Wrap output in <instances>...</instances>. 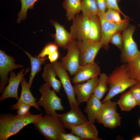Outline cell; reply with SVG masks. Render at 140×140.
<instances>
[{
	"instance_id": "52a82bcc",
	"label": "cell",
	"mask_w": 140,
	"mask_h": 140,
	"mask_svg": "<svg viewBox=\"0 0 140 140\" xmlns=\"http://www.w3.org/2000/svg\"><path fill=\"white\" fill-rule=\"evenodd\" d=\"M104 14L99 13L101 24L102 35L101 40L102 47L104 49H108L110 40L111 36L116 32L123 31L129 26V20L125 22L118 24L109 22L105 19Z\"/></svg>"
},
{
	"instance_id": "277c9868",
	"label": "cell",
	"mask_w": 140,
	"mask_h": 140,
	"mask_svg": "<svg viewBox=\"0 0 140 140\" xmlns=\"http://www.w3.org/2000/svg\"><path fill=\"white\" fill-rule=\"evenodd\" d=\"M50 88L46 83L40 86L39 92L41 96L37 103L38 106L43 108L46 115L56 116V110L64 111V108L62 104L61 99Z\"/></svg>"
},
{
	"instance_id": "8fae6325",
	"label": "cell",
	"mask_w": 140,
	"mask_h": 140,
	"mask_svg": "<svg viewBox=\"0 0 140 140\" xmlns=\"http://www.w3.org/2000/svg\"><path fill=\"white\" fill-rule=\"evenodd\" d=\"M70 32L76 41L88 40L90 22L88 16L83 14H78L72 20Z\"/></svg>"
},
{
	"instance_id": "ee69618b",
	"label": "cell",
	"mask_w": 140,
	"mask_h": 140,
	"mask_svg": "<svg viewBox=\"0 0 140 140\" xmlns=\"http://www.w3.org/2000/svg\"></svg>"
},
{
	"instance_id": "7bdbcfd3",
	"label": "cell",
	"mask_w": 140,
	"mask_h": 140,
	"mask_svg": "<svg viewBox=\"0 0 140 140\" xmlns=\"http://www.w3.org/2000/svg\"><path fill=\"white\" fill-rule=\"evenodd\" d=\"M118 3L121 0H117Z\"/></svg>"
},
{
	"instance_id": "cb8c5ba5",
	"label": "cell",
	"mask_w": 140,
	"mask_h": 140,
	"mask_svg": "<svg viewBox=\"0 0 140 140\" xmlns=\"http://www.w3.org/2000/svg\"><path fill=\"white\" fill-rule=\"evenodd\" d=\"M23 50L29 57L30 61L31 66V72L28 82L29 86L30 88L35 76L41 70V65L45 63L47 58L46 57L42 58L39 57L38 56L33 57L27 52Z\"/></svg>"
},
{
	"instance_id": "e0dca14e",
	"label": "cell",
	"mask_w": 140,
	"mask_h": 140,
	"mask_svg": "<svg viewBox=\"0 0 140 140\" xmlns=\"http://www.w3.org/2000/svg\"><path fill=\"white\" fill-rule=\"evenodd\" d=\"M94 123L88 120L74 127L70 130L71 133L77 135L83 140H100L98 137V131Z\"/></svg>"
},
{
	"instance_id": "4fadbf2b",
	"label": "cell",
	"mask_w": 140,
	"mask_h": 140,
	"mask_svg": "<svg viewBox=\"0 0 140 140\" xmlns=\"http://www.w3.org/2000/svg\"><path fill=\"white\" fill-rule=\"evenodd\" d=\"M56 116L64 127L70 130L88 120L79 107L71 108L65 113H57Z\"/></svg>"
},
{
	"instance_id": "ffe728a7",
	"label": "cell",
	"mask_w": 140,
	"mask_h": 140,
	"mask_svg": "<svg viewBox=\"0 0 140 140\" xmlns=\"http://www.w3.org/2000/svg\"><path fill=\"white\" fill-rule=\"evenodd\" d=\"M87 102L84 111L87 115L88 120L95 123L102 102L93 94Z\"/></svg>"
},
{
	"instance_id": "836d02e7",
	"label": "cell",
	"mask_w": 140,
	"mask_h": 140,
	"mask_svg": "<svg viewBox=\"0 0 140 140\" xmlns=\"http://www.w3.org/2000/svg\"><path fill=\"white\" fill-rule=\"evenodd\" d=\"M129 90L140 108V83H137L133 85L130 88Z\"/></svg>"
},
{
	"instance_id": "d590c367",
	"label": "cell",
	"mask_w": 140,
	"mask_h": 140,
	"mask_svg": "<svg viewBox=\"0 0 140 140\" xmlns=\"http://www.w3.org/2000/svg\"><path fill=\"white\" fill-rule=\"evenodd\" d=\"M59 140H83L81 137L70 133H62L60 136Z\"/></svg>"
},
{
	"instance_id": "44dd1931",
	"label": "cell",
	"mask_w": 140,
	"mask_h": 140,
	"mask_svg": "<svg viewBox=\"0 0 140 140\" xmlns=\"http://www.w3.org/2000/svg\"><path fill=\"white\" fill-rule=\"evenodd\" d=\"M89 17L90 25L88 41L94 42H101L102 30L100 18L98 15Z\"/></svg>"
},
{
	"instance_id": "5b68a950",
	"label": "cell",
	"mask_w": 140,
	"mask_h": 140,
	"mask_svg": "<svg viewBox=\"0 0 140 140\" xmlns=\"http://www.w3.org/2000/svg\"><path fill=\"white\" fill-rule=\"evenodd\" d=\"M136 29L135 26L129 25L122 31L123 46L120 58L121 62L124 64H127L140 52L133 37Z\"/></svg>"
},
{
	"instance_id": "9c48e42d",
	"label": "cell",
	"mask_w": 140,
	"mask_h": 140,
	"mask_svg": "<svg viewBox=\"0 0 140 140\" xmlns=\"http://www.w3.org/2000/svg\"><path fill=\"white\" fill-rule=\"evenodd\" d=\"M67 49V53L61 58L60 62L70 75L73 76L77 72L80 67L79 50L76 41L69 45Z\"/></svg>"
},
{
	"instance_id": "9a60e30c",
	"label": "cell",
	"mask_w": 140,
	"mask_h": 140,
	"mask_svg": "<svg viewBox=\"0 0 140 140\" xmlns=\"http://www.w3.org/2000/svg\"><path fill=\"white\" fill-rule=\"evenodd\" d=\"M101 73L100 67L94 61L83 66H80L79 70L73 75L71 80L72 83L75 84L98 77Z\"/></svg>"
},
{
	"instance_id": "2e32d148",
	"label": "cell",
	"mask_w": 140,
	"mask_h": 140,
	"mask_svg": "<svg viewBox=\"0 0 140 140\" xmlns=\"http://www.w3.org/2000/svg\"><path fill=\"white\" fill-rule=\"evenodd\" d=\"M50 22L51 24L54 27L55 30L54 34H50L54 39V42L59 47L67 49L68 46L76 40L71 33L65 29L64 26L55 20L51 19Z\"/></svg>"
},
{
	"instance_id": "ba28073f",
	"label": "cell",
	"mask_w": 140,
	"mask_h": 140,
	"mask_svg": "<svg viewBox=\"0 0 140 140\" xmlns=\"http://www.w3.org/2000/svg\"><path fill=\"white\" fill-rule=\"evenodd\" d=\"M16 60L12 56L7 54L5 52L0 50V93L3 92L8 83V73L13 70L22 68L24 66L16 64Z\"/></svg>"
},
{
	"instance_id": "e575fe53",
	"label": "cell",
	"mask_w": 140,
	"mask_h": 140,
	"mask_svg": "<svg viewBox=\"0 0 140 140\" xmlns=\"http://www.w3.org/2000/svg\"><path fill=\"white\" fill-rule=\"evenodd\" d=\"M107 8H111L115 10L122 15L124 17H128L121 10L118 5L117 0H105Z\"/></svg>"
},
{
	"instance_id": "b9f144b4",
	"label": "cell",
	"mask_w": 140,
	"mask_h": 140,
	"mask_svg": "<svg viewBox=\"0 0 140 140\" xmlns=\"http://www.w3.org/2000/svg\"><path fill=\"white\" fill-rule=\"evenodd\" d=\"M138 123H139V126H140V118L139 119V120Z\"/></svg>"
},
{
	"instance_id": "d6986e66",
	"label": "cell",
	"mask_w": 140,
	"mask_h": 140,
	"mask_svg": "<svg viewBox=\"0 0 140 140\" xmlns=\"http://www.w3.org/2000/svg\"><path fill=\"white\" fill-rule=\"evenodd\" d=\"M22 90L20 96L17 102L27 104L35 108L38 111L41 109L36 102L37 99L32 95L28 82L24 77L21 82Z\"/></svg>"
},
{
	"instance_id": "6da1fadb",
	"label": "cell",
	"mask_w": 140,
	"mask_h": 140,
	"mask_svg": "<svg viewBox=\"0 0 140 140\" xmlns=\"http://www.w3.org/2000/svg\"><path fill=\"white\" fill-rule=\"evenodd\" d=\"M42 115V113L37 115L31 113L26 116L19 118L10 113L1 114L0 140H7L26 125L35 123Z\"/></svg>"
},
{
	"instance_id": "f1b7e54d",
	"label": "cell",
	"mask_w": 140,
	"mask_h": 140,
	"mask_svg": "<svg viewBox=\"0 0 140 140\" xmlns=\"http://www.w3.org/2000/svg\"><path fill=\"white\" fill-rule=\"evenodd\" d=\"M38 0H20L21 7L20 11L18 15V17L17 20L18 23L21 21L26 19L27 17V12L28 9H32L34 8L35 3Z\"/></svg>"
},
{
	"instance_id": "5bb4252c",
	"label": "cell",
	"mask_w": 140,
	"mask_h": 140,
	"mask_svg": "<svg viewBox=\"0 0 140 140\" xmlns=\"http://www.w3.org/2000/svg\"><path fill=\"white\" fill-rule=\"evenodd\" d=\"M99 81V78H92L85 82L75 84L73 88L76 100L79 105L87 102L93 94L94 91Z\"/></svg>"
},
{
	"instance_id": "d4e9b609",
	"label": "cell",
	"mask_w": 140,
	"mask_h": 140,
	"mask_svg": "<svg viewBox=\"0 0 140 140\" xmlns=\"http://www.w3.org/2000/svg\"><path fill=\"white\" fill-rule=\"evenodd\" d=\"M117 102L123 111H129L138 106L137 103L129 90L122 93Z\"/></svg>"
},
{
	"instance_id": "83f0119b",
	"label": "cell",
	"mask_w": 140,
	"mask_h": 140,
	"mask_svg": "<svg viewBox=\"0 0 140 140\" xmlns=\"http://www.w3.org/2000/svg\"><path fill=\"white\" fill-rule=\"evenodd\" d=\"M82 14L89 17L97 15L99 12L96 0H81Z\"/></svg>"
},
{
	"instance_id": "484cf974",
	"label": "cell",
	"mask_w": 140,
	"mask_h": 140,
	"mask_svg": "<svg viewBox=\"0 0 140 140\" xmlns=\"http://www.w3.org/2000/svg\"><path fill=\"white\" fill-rule=\"evenodd\" d=\"M126 64L131 78L140 83V52Z\"/></svg>"
},
{
	"instance_id": "4dcf8cb0",
	"label": "cell",
	"mask_w": 140,
	"mask_h": 140,
	"mask_svg": "<svg viewBox=\"0 0 140 140\" xmlns=\"http://www.w3.org/2000/svg\"><path fill=\"white\" fill-rule=\"evenodd\" d=\"M31 106L25 103L17 102L11 105L10 108L11 110H17V114L16 115L18 117H22L26 116L31 113L29 111Z\"/></svg>"
},
{
	"instance_id": "4316f807",
	"label": "cell",
	"mask_w": 140,
	"mask_h": 140,
	"mask_svg": "<svg viewBox=\"0 0 140 140\" xmlns=\"http://www.w3.org/2000/svg\"><path fill=\"white\" fill-rule=\"evenodd\" d=\"M108 76L105 73H101L99 78L98 82L93 92V95L101 100L107 92Z\"/></svg>"
},
{
	"instance_id": "30bf717a",
	"label": "cell",
	"mask_w": 140,
	"mask_h": 140,
	"mask_svg": "<svg viewBox=\"0 0 140 140\" xmlns=\"http://www.w3.org/2000/svg\"><path fill=\"white\" fill-rule=\"evenodd\" d=\"M76 42L79 50L80 66H83L94 62L97 54L102 47L101 43L89 41Z\"/></svg>"
},
{
	"instance_id": "603a6c76",
	"label": "cell",
	"mask_w": 140,
	"mask_h": 140,
	"mask_svg": "<svg viewBox=\"0 0 140 140\" xmlns=\"http://www.w3.org/2000/svg\"><path fill=\"white\" fill-rule=\"evenodd\" d=\"M81 0H64L62 3L66 10V17L69 21L73 20L81 11Z\"/></svg>"
},
{
	"instance_id": "f546056e",
	"label": "cell",
	"mask_w": 140,
	"mask_h": 140,
	"mask_svg": "<svg viewBox=\"0 0 140 140\" xmlns=\"http://www.w3.org/2000/svg\"><path fill=\"white\" fill-rule=\"evenodd\" d=\"M121 118L120 114L116 112L105 119L102 124L105 127L110 129H114L120 125Z\"/></svg>"
},
{
	"instance_id": "60d3db41",
	"label": "cell",
	"mask_w": 140,
	"mask_h": 140,
	"mask_svg": "<svg viewBox=\"0 0 140 140\" xmlns=\"http://www.w3.org/2000/svg\"><path fill=\"white\" fill-rule=\"evenodd\" d=\"M132 140H140V135H137L134 137L132 139Z\"/></svg>"
},
{
	"instance_id": "74e56055",
	"label": "cell",
	"mask_w": 140,
	"mask_h": 140,
	"mask_svg": "<svg viewBox=\"0 0 140 140\" xmlns=\"http://www.w3.org/2000/svg\"><path fill=\"white\" fill-rule=\"evenodd\" d=\"M120 13L116 11L114 13L113 17V23L118 24H120L123 23L128 20H129V18L124 17V19H122L120 15Z\"/></svg>"
},
{
	"instance_id": "1f68e13d",
	"label": "cell",
	"mask_w": 140,
	"mask_h": 140,
	"mask_svg": "<svg viewBox=\"0 0 140 140\" xmlns=\"http://www.w3.org/2000/svg\"><path fill=\"white\" fill-rule=\"evenodd\" d=\"M59 46L54 42H49L45 46L38 55L39 57L44 58L54 52L58 50Z\"/></svg>"
},
{
	"instance_id": "ac0fdd59",
	"label": "cell",
	"mask_w": 140,
	"mask_h": 140,
	"mask_svg": "<svg viewBox=\"0 0 140 140\" xmlns=\"http://www.w3.org/2000/svg\"><path fill=\"white\" fill-rule=\"evenodd\" d=\"M56 76L57 73L52 64H46L44 68L42 77L44 81L50 87H52L54 91L59 93L62 85L61 81L56 78Z\"/></svg>"
},
{
	"instance_id": "d6a6232c",
	"label": "cell",
	"mask_w": 140,
	"mask_h": 140,
	"mask_svg": "<svg viewBox=\"0 0 140 140\" xmlns=\"http://www.w3.org/2000/svg\"><path fill=\"white\" fill-rule=\"evenodd\" d=\"M122 31L117 32L115 33L111 37L109 43L113 44L117 47L121 51L123 46V41L122 34Z\"/></svg>"
},
{
	"instance_id": "8d00e7d4",
	"label": "cell",
	"mask_w": 140,
	"mask_h": 140,
	"mask_svg": "<svg viewBox=\"0 0 140 140\" xmlns=\"http://www.w3.org/2000/svg\"><path fill=\"white\" fill-rule=\"evenodd\" d=\"M96 1L99 10L98 13L104 14L107 9H108L105 0H96Z\"/></svg>"
},
{
	"instance_id": "3957f363",
	"label": "cell",
	"mask_w": 140,
	"mask_h": 140,
	"mask_svg": "<svg viewBox=\"0 0 140 140\" xmlns=\"http://www.w3.org/2000/svg\"><path fill=\"white\" fill-rule=\"evenodd\" d=\"M33 125L39 132L48 140H59L61 134L66 132L65 129L56 116H42Z\"/></svg>"
},
{
	"instance_id": "f35d334b",
	"label": "cell",
	"mask_w": 140,
	"mask_h": 140,
	"mask_svg": "<svg viewBox=\"0 0 140 140\" xmlns=\"http://www.w3.org/2000/svg\"><path fill=\"white\" fill-rule=\"evenodd\" d=\"M107 9V11L104 13V17L107 21L111 23H113V16L115 12L117 11L111 8H108Z\"/></svg>"
},
{
	"instance_id": "7402d4cb",
	"label": "cell",
	"mask_w": 140,
	"mask_h": 140,
	"mask_svg": "<svg viewBox=\"0 0 140 140\" xmlns=\"http://www.w3.org/2000/svg\"><path fill=\"white\" fill-rule=\"evenodd\" d=\"M102 103L96 120L98 123L100 124H102L105 119L116 113L117 108L116 102L112 101L111 100Z\"/></svg>"
},
{
	"instance_id": "7c38bea8",
	"label": "cell",
	"mask_w": 140,
	"mask_h": 140,
	"mask_svg": "<svg viewBox=\"0 0 140 140\" xmlns=\"http://www.w3.org/2000/svg\"><path fill=\"white\" fill-rule=\"evenodd\" d=\"M30 71L29 68H27L26 69L23 68L17 74L12 71L10 72L8 84L0 97L1 102L11 97L15 98L17 100H18V90L19 85L24 76Z\"/></svg>"
},
{
	"instance_id": "ab89813d",
	"label": "cell",
	"mask_w": 140,
	"mask_h": 140,
	"mask_svg": "<svg viewBox=\"0 0 140 140\" xmlns=\"http://www.w3.org/2000/svg\"><path fill=\"white\" fill-rule=\"evenodd\" d=\"M60 56V54L58 50H57L48 56V58L51 63L57 61Z\"/></svg>"
},
{
	"instance_id": "8992f818",
	"label": "cell",
	"mask_w": 140,
	"mask_h": 140,
	"mask_svg": "<svg viewBox=\"0 0 140 140\" xmlns=\"http://www.w3.org/2000/svg\"><path fill=\"white\" fill-rule=\"evenodd\" d=\"M51 64L61 82L71 108L79 107L76 101L73 87L67 71L63 67L60 62L57 61Z\"/></svg>"
},
{
	"instance_id": "7a4b0ae2",
	"label": "cell",
	"mask_w": 140,
	"mask_h": 140,
	"mask_svg": "<svg viewBox=\"0 0 140 140\" xmlns=\"http://www.w3.org/2000/svg\"><path fill=\"white\" fill-rule=\"evenodd\" d=\"M107 82L109 86L108 92L102 103L111 100L138 83L131 77L126 64H124L115 68L108 76Z\"/></svg>"
}]
</instances>
